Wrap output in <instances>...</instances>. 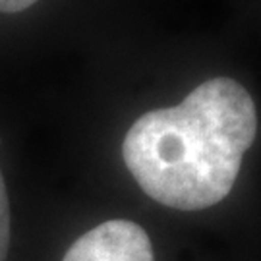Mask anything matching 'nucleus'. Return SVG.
Listing matches in <instances>:
<instances>
[{
	"label": "nucleus",
	"instance_id": "2",
	"mask_svg": "<svg viewBox=\"0 0 261 261\" xmlns=\"http://www.w3.org/2000/svg\"><path fill=\"white\" fill-rule=\"evenodd\" d=\"M62 261H155V255L140 224L112 219L82 234Z\"/></svg>",
	"mask_w": 261,
	"mask_h": 261
},
{
	"label": "nucleus",
	"instance_id": "4",
	"mask_svg": "<svg viewBox=\"0 0 261 261\" xmlns=\"http://www.w3.org/2000/svg\"><path fill=\"white\" fill-rule=\"evenodd\" d=\"M37 0H0V12L4 14H16L21 10H28L33 6Z\"/></svg>",
	"mask_w": 261,
	"mask_h": 261
},
{
	"label": "nucleus",
	"instance_id": "3",
	"mask_svg": "<svg viewBox=\"0 0 261 261\" xmlns=\"http://www.w3.org/2000/svg\"><path fill=\"white\" fill-rule=\"evenodd\" d=\"M10 232H12V226H10V199L2 170H0V261H6V255H8Z\"/></svg>",
	"mask_w": 261,
	"mask_h": 261
},
{
	"label": "nucleus",
	"instance_id": "1",
	"mask_svg": "<svg viewBox=\"0 0 261 261\" xmlns=\"http://www.w3.org/2000/svg\"><path fill=\"white\" fill-rule=\"evenodd\" d=\"M257 132L252 95L232 77H211L176 107L132 124L122 157L157 203L178 211L217 205L230 194Z\"/></svg>",
	"mask_w": 261,
	"mask_h": 261
}]
</instances>
